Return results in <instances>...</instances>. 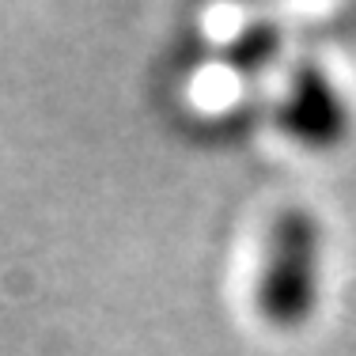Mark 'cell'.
Instances as JSON below:
<instances>
[{
	"label": "cell",
	"instance_id": "7a4b0ae2",
	"mask_svg": "<svg viewBox=\"0 0 356 356\" xmlns=\"http://www.w3.org/2000/svg\"><path fill=\"white\" fill-rule=\"evenodd\" d=\"M277 125L311 152L337 148L353 129V103L322 65H296L277 103Z\"/></svg>",
	"mask_w": 356,
	"mask_h": 356
},
{
	"label": "cell",
	"instance_id": "3957f363",
	"mask_svg": "<svg viewBox=\"0 0 356 356\" xmlns=\"http://www.w3.org/2000/svg\"><path fill=\"white\" fill-rule=\"evenodd\" d=\"M277 46H281V38H277V27H269V23H258V27H247V35L235 38L232 61L239 65L243 72H261L269 61H273Z\"/></svg>",
	"mask_w": 356,
	"mask_h": 356
},
{
	"label": "cell",
	"instance_id": "6da1fadb",
	"mask_svg": "<svg viewBox=\"0 0 356 356\" xmlns=\"http://www.w3.org/2000/svg\"><path fill=\"white\" fill-rule=\"evenodd\" d=\"M322 269H326V232L307 209H288L266 235L258 273V311L281 330L303 326L318 311Z\"/></svg>",
	"mask_w": 356,
	"mask_h": 356
}]
</instances>
